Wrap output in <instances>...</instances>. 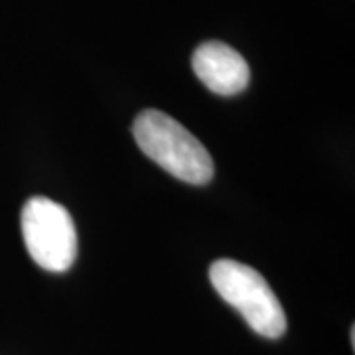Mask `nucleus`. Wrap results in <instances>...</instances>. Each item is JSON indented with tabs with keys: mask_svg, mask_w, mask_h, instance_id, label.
<instances>
[{
	"mask_svg": "<svg viewBox=\"0 0 355 355\" xmlns=\"http://www.w3.org/2000/svg\"><path fill=\"white\" fill-rule=\"evenodd\" d=\"M132 135L139 148L178 180L203 186L214 178V160L200 140L176 119L146 109L135 119Z\"/></svg>",
	"mask_w": 355,
	"mask_h": 355,
	"instance_id": "f257e3e1",
	"label": "nucleus"
},
{
	"mask_svg": "<svg viewBox=\"0 0 355 355\" xmlns=\"http://www.w3.org/2000/svg\"><path fill=\"white\" fill-rule=\"evenodd\" d=\"M209 280L217 294L233 306L259 336L277 340L286 331L284 308L253 266L221 259L209 266Z\"/></svg>",
	"mask_w": 355,
	"mask_h": 355,
	"instance_id": "f03ea898",
	"label": "nucleus"
},
{
	"mask_svg": "<svg viewBox=\"0 0 355 355\" xmlns=\"http://www.w3.org/2000/svg\"><path fill=\"white\" fill-rule=\"evenodd\" d=\"M22 237L34 263L50 272H64L77 257L76 223L62 203L32 198L24 203Z\"/></svg>",
	"mask_w": 355,
	"mask_h": 355,
	"instance_id": "7ed1b4c3",
	"label": "nucleus"
},
{
	"mask_svg": "<svg viewBox=\"0 0 355 355\" xmlns=\"http://www.w3.org/2000/svg\"><path fill=\"white\" fill-rule=\"evenodd\" d=\"M198 79L217 95H237L251 81V69L241 53L223 42H205L191 58Z\"/></svg>",
	"mask_w": 355,
	"mask_h": 355,
	"instance_id": "20e7f679",
	"label": "nucleus"
}]
</instances>
